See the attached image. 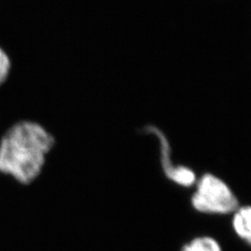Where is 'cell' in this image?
<instances>
[{
  "label": "cell",
  "mask_w": 251,
  "mask_h": 251,
  "mask_svg": "<svg viewBox=\"0 0 251 251\" xmlns=\"http://www.w3.org/2000/svg\"><path fill=\"white\" fill-rule=\"evenodd\" d=\"M55 144L53 134L40 123L15 122L0 137V174L23 186L32 184L42 174Z\"/></svg>",
  "instance_id": "obj_1"
},
{
  "label": "cell",
  "mask_w": 251,
  "mask_h": 251,
  "mask_svg": "<svg viewBox=\"0 0 251 251\" xmlns=\"http://www.w3.org/2000/svg\"><path fill=\"white\" fill-rule=\"evenodd\" d=\"M190 204L199 214L214 217H230L240 206L230 185L207 172L198 177L190 195Z\"/></svg>",
  "instance_id": "obj_2"
},
{
  "label": "cell",
  "mask_w": 251,
  "mask_h": 251,
  "mask_svg": "<svg viewBox=\"0 0 251 251\" xmlns=\"http://www.w3.org/2000/svg\"><path fill=\"white\" fill-rule=\"evenodd\" d=\"M233 236L247 248L251 249V206L241 205L229 218Z\"/></svg>",
  "instance_id": "obj_3"
},
{
  "label": "cell",
  "mask_w": 251,
  "mask_h": 251,
  "mask_svg": "<svg viewBox=\"0 0 251 251\" xmlns=\"http://www.w3.org/2000/svg\"><path fill=\"white\" fill-rule=\"evenodd\" d=\"M179 251H225L223 244L210 234H198L179 247Z\"/></svg>",
  "instance_id": "obj_4"
},
{
  "label": "cell",
  "mask_w": 251,
  "mask_h": 251,
  "mask_svg": "<svg viewBox=\"0 0 251 251\" xmlns=\"http://www.w3.org/2000/svg\"><path fill=\"white\" fill-rule=\"evenodd\" d=\"M13 64L8 52L0 47V87L9 79Z\"/></svg>",
  "instance_id": "obj_5"
}]
</instances>
